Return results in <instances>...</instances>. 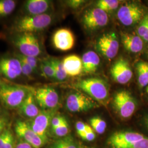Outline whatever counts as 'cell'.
Here are the masks:
<instances>
[{"label":"cell","instance_id":"obj_24","mask_svg":"<svg viewBox=\"0 0 148 148\" xmlns=\"http://www.w3.org/2000/svg\"><path fill=\"white\" fill-rule=\"evenodd\" d=\"M53 66L55 73V79L58 81H63L65 79L68 75L66 74L62 61L57 58H51L49 59Z\"/></svg>","mask_w":148,"mask_h":148},{"label":"cell","instance_id":"obj_33","mask_svg":"<svg viewBox=\"0 0 148 148\" xmlns=\"http://www.w3.org/2000/svg\"><path fill=\"white\" fill-rule=\"evenodd\" d=\"M66 120L64 117L59 116V115H55L52 119L51 123V129L53 130L56 128L57 127H59L62 124H63Z\"/></svg>","mask_w":148,"mask_h":148},{"label":"cell","instance_id":"obj_14","mask_svg":"<svg viewBox=\"0 0 148 148\" xmlns=\"http://www.w3.org/2000/svg\"><path fill=\"white\" fill-rule=\"evenodd\" d=\"M110 74L113 79L118 84H126L133 77V71L128 61L121 58L112 65Z\"/></svg>","mask_w":148,"mask_h":148},{"label":"cell","instance_id":"obj_10","mask_svg":"<svg viewBox=\"0 0 148 148\" xmlns=\"http://www.w3.org/2000/svg\"><path fill=\"white\" fill-rule=\"evenodd\" d=\"M34 95L36 103L43 110H53L58 105V93L52 87L38 88Z\"/></svg>","mask_w":148,"mask_h":148},{"label":"cell","instance_id":"obj_44","mask_svg":"<svg viewBox=\"0 0 148 148\" xmlns=\"http://www.w3.org/2000/svg\"><path fill=\"white\" fill-rule=\"evenodd\" d=\"M146 92H147V94L148 95V85L146 87Z\"/></svg>","mask_w":148,"mask_h":148},{"label":"cell","instance_id":"obj_3","mask_svg":"<svg viewBox=\"0 0 148 148\" xmlns=\"http://www.w3.org/2000/svg\"><path fill=\"white\" fill-rule=\"evenodd\" d=\"M29 92L23 87L2 83L0 87V101L8 109L19 108Z\"/></svg>","mask_w":148,"mask_h":148},{"label":"cell","instance_id":"obj_1","mask_svg":"<svg viewBox=\"0 0 148 148\" xmlns=\"http://www.w3.org/2000/svg\"><path fill=\"white\" fill-rule=\"evenodd\" d=\"M95 101L106 106L109 97V87L105 81L99 78L82 79L76 86Z\"/></svg>","mask_w":148,"mask_h":148},{"label":"cell","instance_id":"obj_23","mask_svg":"<svg viewBox=\"0 0 148 148\" xmlns=\"http://www.w3.org/2000/svg\"><path fill=\"white\" fill-rule=\"evenodd\" d=\"M48 148H81V145L72 136H67L56 140Z\"/></svg>","mask_w":148,"mask_h":148},{"label":"cell","instance_id":"obj_16","mask_svg":"<svg viewBox=\"0 0 148 148\" xmlns=\"http://www.w3.org/2000/svg\"><path fill=\"white\" fill-rule=\"evenodd\" d=\"M54 46L62 51H68L74 47L75 37L73 32L66 28H62L55 32L53 36Z\"/></svg>","mask_w":148,"mask_h":148},{"label":"cell","instance_id":"obj_36","mask_svg":"<svg viewBox=\"0 0 148 148\" xmlns=\"http://www.w3.org/2000/svg\"><path fill=\"white\" fill-rule=\"evenodd\" d=\"M12 132L10 129H5L0 135V148H2Z\"/></svg>","mask_w":148,"mask_h":148},{"label":"cell","instance_id":"obj_17","mask_svg":"<svg viewBox=\"0 0 148 148\" xmlns=\"http://www.w3.org/2000/svg\"><path fill=\"white\" fill-rule=\"evenodd\" d=\"M51 2L47 0H28L23 6L27 16H37L46 14L51 8Z\"/></svg>","mask_w":148,"mask_h":148},{"label":"cell","instance_id":"obj_30","mask_svg":"<svg viewBox=\"0 0 148 148\" xmlns=\"http://www.w3.org/2000/svg\"><path fill=\"white\" fill-rule=\"evenodd\" d=\"M16 57L19 59H21L22 60L25 62L29 65H30L32 66V68L34 69L35 72L37 71L38 63H37V59L36 57L24 56L21 53L16 54Z\"/></svg>","mask_w":148,"mask_h":148},{"label":"cell","instance_id":"obj_12","mask_svg":"<svg viewBox=\"0 0 148 148\" xmlns=\"http://www.w3.org/2000/svg\"><path fill=\"white\" fill-rule=\"evenodd\" d=\"M14 130L17 136L30 144L34 148H40L46 142L32 130L29 123L23 121H17L15 124Z\"/></svg>","mask_w":148,"mask_h":148},{"label":"cell","instance_id":"obj_15","mask_svg":"<svg viewBox=\"0 0 148 148\" xmlns=\"http://www.w3.org/2000/svg\"><path fill=\"white\" fill-rule=\"evenodd\" d=\"M0 74L7 79H16L22 74L20 60L16 57L0 59Z\"/></svg>","mask_w":148,"mask_h":148},{"label":"cell","instance_id":"obj_43","mask_svg":"<svg viewBox=\"0 0 148 148\" xmlns=\"http://www.w3.org/2000/svg\"><path fill=\"white\" fill-rule=\"evenodd\" d=\"M81 148H90V147H85V146H83V145H81Z\"/></svg>","mask_w":148,"mask_h":148},{"label":"cell","instance_id":"obj_42","mask_svg":"<svg viewBox=\"0 0 148 148\" xmlns=\"http://www.w3.org/2000/svg\"><path fill=\"white\" fill-rule=\"evenodd\" d=\"M142 39H143L144 41H146V42H148V27H147V29L145 30V32L144 35L143 36Z\"/></svg>","mask_w":148,"mask_h":148},{"label":"cell","instance_id":"obj_41","mask_svg":"<svg viewBox=\"0 0 148 148\" xmlns=\"http://www.w3.org/2000/svg\"><path fill=\"white\" fill-rule=\"evenodd\" d=\"M143 122L144 126L148 130V113L143 117Z\"/></svg>","mask_w":148,"mask_h":148},{"label":"cell","instance_id":"obj_27","mask_svg":"<svg viewBox=\"0 0 148 148\" xmlns=\"http://www.w3.org/2000/svg\"><path fill=\"white\" fill-rule=\"evenodd\" d=\"M90 126L95 132L101 134L106 131V122L99 117H94L90 119Z\"/></svg>","mask_w":148,"mask_h":148},{"label":"cell","instance_id":"obj_11","mask_svg":"<svg viewBox=\"0 0 148 148\" xmlns=\"http://www.w3.org/2000/svg\"><path fill=\"white\" fill-rule=\"evenodd\" d=\"M108 21L107 13L97 7L86 11L82 17L84 26L90 30H95L105 27Z\"/></svg>","mask_w":148,"mask_h":148},{"label":"cell","instance_id":"obj_39","mask_svg":"<svg viewBox=\"0 0 148 148\" xmlns=\"http://www.w3.org/2000/svg\"><path fill=\"white\" fill-rule=\"evenodd\" d=\"M15 148H34L32 145L25 141H21L18 143Z\"/></svg>","mask_w":148,"mask_h":148},{"label":"cell","instance_id":"obj_35","mask_svg":"<svg viewBox=\"0 0 148 148\" xmlns=\"http://www.w3.org/2000/svg\"><path fill=\"white\" fill-rule=\"evenodd\" d=\"M87 125L84 122L82 121H77L76 123V129L78 134L81 138L84 134L86 131Z\"/></svg>","mask_w":148,"mask_h":148},{"label":"cell","instance_id":"obj_40","mask_svg":"<svg viewBox=\"0 0 148 148\" xmlns=\"http://www.w3.org/2000/svg\"><path fill=\"white\" fill-rule=\"evenodd\" d=\"M7 120L5 118L1 117L0 118V135L2 133V132L5 130V128L6 126Z\"/></svg>","mask_w":148,"mask_h":148},{"label":"cell","instance_id":"obj_38","mask_svg":"<svg viewBox=\"0 0 148 148\" xmlns=\"http://www.w3.org/2000/svg\"><path fill=\"white\" fill-rule=\"evenodd\" d=\"M84 3H85L84 1H81V0H73V1H67V4L69 5V7L74 9L79 8Z\"/></svg>","mask_w":148,"mask_h":148},{"label":"cell","instance_id":"obj_5","mask_svg":"<svg viewBox=\"0 0 148 148\" xmlns=\"http://www.w3.org/2000/svg\"><path fill=\"white\" fill-rule=\"evenodd\" d=\"M13 43L24 56L37 57L41 53L39 40L34 34L19 33L14 38Z\"/></svg>","mask_w":148,"mask_h":148},{"label":"cell","instance_id":"obj_6","mask_svg":"<svg viewBox=\"0 0 148 148\" xmlns=\"http://www.w3.org/2000/svg\"><path fill=\"white\" fill-rule=\"evenodd\" d=\"M99 106L90 96L79 92L70 94L66 100V107L71 112H85Z\"/></svg>","mask_w":148,"mask_h":148},{"label":"cell","instance_id":"obj_8","mask_svg":"<svg viewBox=\"0 0 148 148\" xmlns=\"http://www.w3.org/2000/svg\"><path fill=\"white\" fill-rule=\"evenodd\" d=\"M97 51L106 58H114L119 49V42L116 34L111 32L103 35L95 45Z\"/></svg>","mask_w":148,"mask_h":148},{"label":"cell","instance_id":"obj_22","mask_svg":"<svg viewBox=\"0 0 148 148\" xmlns=\"http://www.w3.org/2000/svg\"><path fill=\"white\" fill-rule=\"evenodd\" d=\"M138 83L140 88L147 87L148 85V62L139 61L136 65Z\"/></svg>","mask_w":148,"mask_h":148},{"label":"cell","instance_id":"obj_4","mask_svg":"<svg viewBox=\"0 0 148 148\" xmlns=\"http://www.w3.org/2000/svg\"><path fill=\"white\" fill-rule=\"evenodd\" d=\"M112 105L120 116L123 119H127L134 113L137 102L129 91L122 90L116 92L114 96Z\"/></svg>","mask_w":148,"mask_h":148},{"label":"cell","instance_id":"obj_20","mask_svg":"<svg viewBox=\"0 0 148 148\" xmlns=\"http://www.w3.org/2000/svg\"><path fill=\"white\" fill-rule=\"evenodd\" d=\"M62 62L68 76L74 77L82 73V59L79 56L70 55L64 58Z\"/></svg>","mask_w":148,"mask_h":148},{"label":"cell","instance_id":"obj_45","mask_svg":"<svg viewBox=\"0 0 148 148\" xmlns=\"http://www.w3.org/2000/svg\"><path fill=\"white\" fill-rule=\"evenodd\" d=\"M1 85H2V82H1V81H0V87H1Z\"/></svg>","mask_w":148,"mask_h":148},{"label":"cell","instance_id":"obj_18","mask_svg":"<svg viewBox=\"0 0 148 148\" xmlns=\"http://www.w3.org/2000/svg\"><path fill=\"white\" fill-rule=\"evenodd\" d=\"M121 37L122 43L127 51L137 53L143 50L144 41L137 34L122 32Z\"/></svg>","mask_w":148,"mask_h":148},{"label":"cell","instance_id":"obj_9","mask_svg":"<svg viewBox=\"0 0 148 148\" xmlns=\"http://www.w3.org/2000/svg\"><path fill=\"white\" fill-rule=\"evenodd\" d=\"M55 116V110H42L40 111L37 116L32 119L30 126L37 135L47 143L48 140L47 130L53 117Z\"/></svg>","mask_w":148,"mask_h":148},{"label":"cell","instance_id":"obj_2","mask_svg":"<svg viewBox=\"0 0 148 148\" xmlns=\"http://www.w3.org/2000/svg\"><path fill=\"white\" fill-rule=\"evenodd\" d=\"M52 16L48 13L37 16H23L14 25V30L19 33H35L47 28L52 21Z\"/></svg>","mask_w":148,"mask_h":148},{"label":"cell","instance_id":"obj_32","mask_svg":"<svg viewBox=\"0 0 148 148\" xmlns=\"http://www.w3.org/2000/svg\"><path fill=\"white\" fill-rule=\"evenodd\" d=\"M81 138L86 141L91 142L95 139V133L93 129L90 126L87 125V128L85 134L81 137Z\"/></svg>","mask_w":148,"mask_h":148},{"label":"cell","instance_id":"obj_28","mask_svg":"<svg viewBox=\"0 0 148 148\" xmlns=\"http://www.w3.org/2000/svg\"><path fill=\"white\" fill-rule=\"evenodd\" d=\"M40 69L43 75L49 79H55V73L53 66L49 59L45 60L40 64Z\"/></svg>","mask_w":148,"mask_h":148},{"label":"cell","instance_id":"obj_37","mask_svg":"<svg viewBox=\"0 0 148 148\" xmlns=\"http://www.w3.org/2000/svg\"><path fill=\"white\" fill-rule=\"evenodd\" d=\"M16 146L14 138L12 133H11L2 148H15Z\"/></svg>","mask_w":148,"mask_h":148},{"label":"cell","instance_id":"obj_25","mask_svg":"<svg viewBox=\"0 0 148 148\" xmlns=\"http://www.w3.org/2000/svg\"><path fill=\"white\" fill-rule=\"evenodd\" d=\"M16 2L13 0H0V17L11 14L16 8Z\"/></svg>","mask_w":148,"mask_h":148},{"label":"cell","instance_id":"obj_21","mask_svg":"<svg viewBox=\"0 0 148 148\" xmlns=\"http://www.w3.org/2000/svg\"><path fill=\"white\" fill-rule=\"evenodd\" d=\"M82 73L85 74H93L98 70L100 64V58L94 51H88L82 57Z\"/></svg>","mask_w":148,"mask_h":148},{"label":"cell","instance_id":"obj_19","mask_svg":"<svg viewBox=\"0 0 148 148\" xmlns=\"http://www.w3.org/2000/svg\"><path fill=\"white\" fill-rule=\"evenodd\" d=\"M34 93L30 91L19 106V110L23 115L28 118L34 119L40 113V110L36 104Z\"/></svg>","mask_w":148,"mask_h":148},{"label":"cell","instance_id":"obj_31","mask_svg":"<svg viewBox=\"0 0 148 148\" xmlns=\"http://www.w3.org/2000/svg\"><path fill=\"white\" fill-rule=\"evenodd\" d=\"M21 64V71L22 74L24 76L30 77H32V75L35 73L34 69L32 68V66L26 63L25 62L22 60L21 59H19Z\"/></svg>","mask_w":148,"mask_h":148},{"label":"cell","instance_id":"obj_26","mask_svg":"<svg viewBox=\"0 0 148 148\" xmlns=\"http://www.w3.org/2000/svg\"><path fill=\"white\" fill-rule=\"evenodd\" d=\"M120 3V1L117 0H101L97 2V7L107 13L117 9Z\"/></svg>","mask_w":148,"mask_h":148},{"label":"cell","instance_id":"obj_13","mask_svg":"<svg viewBox=\"0 0 148 148\" xmlns=\"http://www.w3.org/2000/svg\"><path fill=\"white\" fill-rule=\"evenodd\" d=\"M145 137L143 134L136 132H117L110 137L108 143L112 148H126Z\"/></svg>","mask_w":148,"mask_h":148},{"label":"cell","instance_id":"obj_34","mask_svg":"<svg viewBox=\"0 0 148 148\" xmlns=\"http://www.w3.org/2000/svg\"><path fill=\"white\" fill-rule=\"evenodd\" d=\"M126 148H148V137H145Z\"/></svg>","mask_w":148,"mask_h":148},{"label":"cell","instance_id":"obj_29","mask_svg":"<svg viewBox=\"0 0 148 148\" xmlns=\"http://www.w3.org/2000/svg\"><path fill=\"white\" fill-rule=\"evenodd\" d=\"M52 130L54 134L58 137L63 138L66 137L68 136L69 132V125L68 122L66 120L60 126Z\"/></svg>","mask_w":148,"mask_h":148},{"label":"cell","instance_id":"obj_7","mask_svg":"<svg viewBox=\"0 0 148 148\" xmlns=\"http://www.w3.org/2000/svg\"><path fill=\"white\" fill-rule=\"evenodd\" d=\"M144 16L142 7L135 3H127L122 5L117 13L119 21L126 27L139 23Z\"/></svg>","mask_w":148,"mask_h":148}]
</instances>
